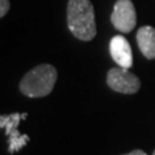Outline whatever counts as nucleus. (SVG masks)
<instances>
[{"mask_svg": "<svg viewBox=\"0 0 155 155\" xmlns=\"http://www.w3.org/2000/svg\"><path fill=\"white\" fill-rule=\"evenodd\" d=\"M67 26L72 35L79 40L89 41L96 36L94 8L89 0H69Z\"/></svg>", "mask_w": 155, "mask_h": 155, "instance_id": "1", "label": "nucleus"}, {"mask_svg": "<svg viewBox=\"0 0 155 155\" xmlns=\"http://www.w3.org/2000/svg\"><path fill=\"white\" fill-rule=\"evenodd\" d=\"M57 81V70L53 65L41 64L35 66L19 81V91L31 98L45 97L52 93Z\"/></svg>", "mask_w": 155, "mask_h": 155, "instance_id": "2", "label": "nucleus"}, {"mask_svg": "<svg viewBox=\"0 0 155 155\" xmlns=\"http://www.w3.org/2000/svg\"><path fill=\"white\" fill-rule=\"evenodd\" d=\"M26 113H12L0 115V130H4L8 137V153L14 154L25 147L30 141L27 134L18 132V124L22 119H26Z\"/></svg>", "mask_w": 155, "mask_h": 155, "instance_id": "3", "label": "nucleus"}, {"mask_svg": "<svg viewBox=\"0 0 155 155\" xmlns=\"http://www.w3.org/2000/svg\"><path fill=\"white\" fill-rule=\"evenodd\" d=\"M107 84L113 91L124 94L137 93L141 88V81L129 69L124 67H114L107 72Z\"/></svg>", "mask_w": 155, "mask_h": 155, "instance_id": "4", "label": "nucleus"}, {"mask_svg": "<svg viewBox=\"0 0 155 155\" xmlns=\"http://www.w3.org/2000/svg\"><path fill=\"white\" fill-rule=\"evenodd\" d=\"M137 16L136 9L130 0H118L111 13V23L118 31L130 32L136 26Z\"/></svg>", "mask_w": 155, "mask_h": 155, "instance_id": "5", "label": "nucleus"}, {"mask_svg": "<svg viewBox=\"0 0 155 155\" xmlns=\"http://www.w3.org/2000/svg\"><path fill=\"white\" fill-rule=\"evenodd\" d=\"M110 54L119 67L130 69L133 66L132 48L129 41L122 35H116L110 41Z\"/></svg>", "mask_w": 155, "mask_h": 155, "instance_id": "6", "label": "nucleus"}, {"mask_svg": "<svg viewBox=\"0 0 155 155\" xmlns=\"http://www.w3.org/2000/svg\"><path fill=\"white\" fill-rule=\"evenodd\" d=\"M137 44L142 54L154 60L155 58V28L151 26H142L137 31Z\"/></svg>", "mask_w": 155, "mask_h": 155, "instance_id": "7", "label": "nucleus"}, {"mask_svg": "<svg viewBox=\"0 0 155 155\" xmlns=\"http://www.w3.org/2000/svg\"><path fill=\"white\" fill-rule=\"evenodd\" d=\"M9 11V0H0V18L4 17Z\"/></svg>", "mask_w": 155, "mask_h": 155, "instance_id": "8", "label": "nucleus"}, {"mask_svg": "<svg viewBox=\"0 0 155 155\" xmlns=\"http://www.w3.org/2000/svg\"><path fill=\"white\" fill-rule=\"evenodd\" d=\"M123 155H147V154L142 151V150H133V151H130L128 154H123Z\"/></svg>", "mask_w": 155, "mask_h": 155, "instance_id": "9", "label": "nucleus"}, {"mask_svg": "<svg viewBox=\"0 0 155 155\" xmlns=\"http://www.w3.org/2000/svg\"><path fill=\"white\" fill-rule=\"evenodd\" d=\"M153 155H155V150H154V153H153Z\"/></svg>", "mask_w": 155, "mask_h": 155, "instance_id": "10", "label": "nucleus"}]
</instances>
